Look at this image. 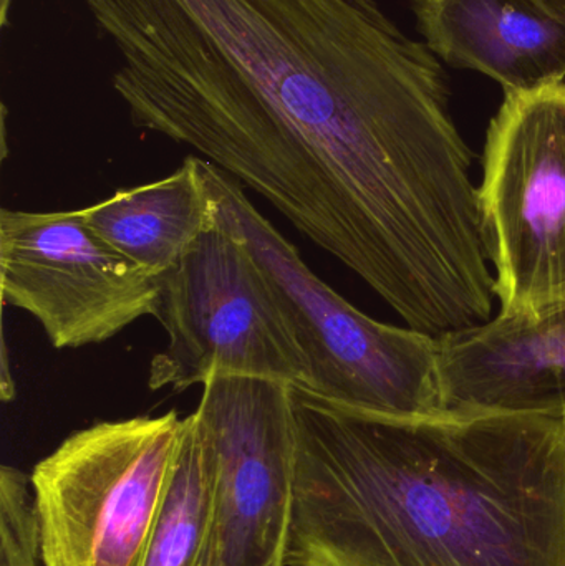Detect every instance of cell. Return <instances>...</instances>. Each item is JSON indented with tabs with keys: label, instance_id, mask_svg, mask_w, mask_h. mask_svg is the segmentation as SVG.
Here are the masks:
<instances>
[{
	"label": "cell",
	"instance_id": "1",
	"mask_svg": "<svg viewBox=\"0 0 565 566\" xmlns=\"http://www.w3.org/2000/svg\"><path fill=\"white\" fill-rule=\"evenodd\" d=\"M136 128L195 149L374 292L480 214L447 73L375 0H82Z\"/></svg>",
	"mask_w": 565,
	"mask_h": 566
},
{
	"label": "cell",
	"instance_id": "2",
	"mask_svg": "<svg viewBox=\"0 0 565 566\" xmlns=\"http://www.w3.org/2000/svg\"><path fill=\"white\" fill-rule=\"evenodd\" d=\"M292 399L285 566H565V419Z\"/></svg>",
	"mask_w": 565,
	"mask_h": 566
},
{
	"label": "cell",
	"instance_id": "3",
	"mask_svg": "<svg viewBox=\"0 0 565 566\" xmlns=\"http://www.w3.org/2000/svg\"><path fill=\"white\" fill-rule=\"evenodd\" d=\"M219 218L251 251L304 355L302 388L345 408L394 418L444 415L440 338L377 322L322 281L242 186L198 156Z\"/></svg>",
	"mask_w": 565,
	"mask_h": 566
},
{
	"label": "cell",
	"instance_id": "4",
	"mask_svg": "<svg viewBox=\"0 0 565 566\" xmlns=\"http://www.w3.org/2000/svg\"><path fill=\"white\" fill-rule=\"evenodd\" d=\"M182 432L176 411L96 422L36 462L43 566H142Z\"/></svg>",
	"mask_w": 565,
	"mask_h": 566
},
{
	"label": "cell",
	"instance_id": "5",
	"mask_svg": "<svg viewBox=\"0 0 565 566\" xmlns=\"http://www.w3.org/2000/svg\"><path fill=\"white\" fill-rule=\"evenodd\" d=\"M155 318L168 343L149 365L151 391H185L216 375L305 385L307 365L274 290L219 212L181 261L159 275Z\"/></svg>",
	"mask_w": 565,
	"mask_h": 566
},
{
	"label": "cell",
	"instance_id": "6",
	"mask_svg": "<svg viewBox=\"0 0 565 566\" xmlns=\"http://www.w3.org/2000/svg\"><path fill=\"white\" fill-rule=\"evenodd\" d=\"M481 209L500 313L565 303V83L506 93L488 129Z\"/></svg>",
	"mask_w": 565,
	"mask_h": 566
},
{
	"label": "cell",
	"instance_id": "7",
	"mask_svg": "<svg viewBox=\"0 0 565 566\" xmlns=\"http://www.w3.org/2000/svg\"><path fill=\"white\" fill-rule=\"evenodd\" d=\"M192 412L212 481L208 566H285L297 468L291 382L216 375Z\"/></svg>",
	"mask_w": 565,
	"mask_h": 566
},
{
	"label": "cell",
	"instance_id": "8",
	"mask_svg": "<svg viewBox=\"0 0 565 566\" xmlns=\"http://www.w3.org/2000/svg\"><path fill=\"white\" fill-rule=\"evenodd\" d=\"M0 298L56 349L108 342L156 315L159 277L103 241L82 211H0Z\"/></svg>",
	"mask_w": 565,
	"mask_h": 566
},
{
	"label": "cell",
	"instance_id": "9",
	"mask_svg": "<svg viewBox=\"0 0 565 566\" xmlns=\"http://www.w3.org/2000/svg\"><path fill=\"white\" fill-rule=\"evenodd\" d=\"M444 412L565 419V303L440 338Z\"/></svg>",
	"mask_w": 565,
	"mask_h": 566
},
{
	"label": "cell",
	"instance_id": "10",
	"mask_svg": "<svg viewBox=\"0 0 565 566\" xmlns=\"http://www.w3.org/2000/svg\"><path fill=\"white\" fill-rule=\"evenodd\" d=\"M415 13L435 55L506 93L564 83L565 23L536 0H417Z\"/></svg>",
	"mask_w": 565,
	"mask_h": 566
},
{
	"label": "cell",
	"instance_id": "11",
	"mask_svg": "<svg viewBox=\"0 0 565 566\" xmlns=\"http://www.w3.org/2000/svg\"><path fill=\"white\" fill-rule=\"evenodd\" d=\"M80 211L103 241L156 277L175 268L218 221L198 156H188L166 178L118 189Z\"/></svg>",
	"mask_w": 565,
	"mask_h": 566
},
{
	"label": "cell",
	"instance_id": "12",
	"mask_svg": "<svg viewBox=\"0 0 565 566\" xmlns=\"http://www.w3.org/2000/svg\"><path fill=\"white\" fill-rule=\"evenodd\" d=\"M212 481L195 416L185 418L181 451L142 566H208Z\"/></svg>",
	"mask_w": 565,
	"mask_h": 566
},
{
	"label": "cell",
	"instance_id": "13",
	"mask_svg": "<svg viewBox=\"0 0 565 566\" xmlns=\"http://www.w3.org/2000/svg\"><path fill=\"white\" fill-rule=\"evenodd\" d=\"M0 566H43L32 482L12 465L0 469Z\"/></svg>",
	"mask_w": 565,
	"mask_h": 566
},
{
	"label": "cell",
	"instance_id": "14",
	"mask_svg": "<svg viewBox=\"0 0 565 566\" xmlns=\"http://www.w3.org/2000/svg\"><path fill=\"white\" fill-rule=\"evenodd\" d=\"M551 15L565 23V0H536Z\"/></svg>",
	"mask_w": 565,
	"mask_h": 566
},
{
	"label": "cell",
	"instance_id": "15",
	"mask_svg": "<svg viewBox=\"0 0 565 566\" xmlns=\"http://www.w3.org/2000/svg\"><path fill=\"white\" fill-rule=\"evenodd\" d=\"M9 3L10 0H2V23L6 25L7 23V12H9Z\"/></svg>",
	"mask_w": 565,
	"mask_h": 566
}]
</instances>
